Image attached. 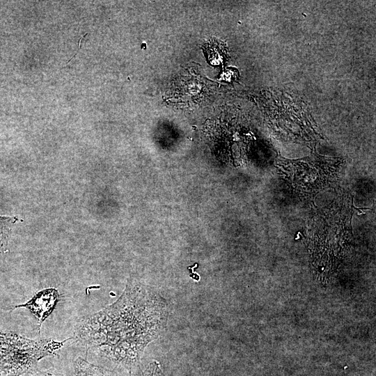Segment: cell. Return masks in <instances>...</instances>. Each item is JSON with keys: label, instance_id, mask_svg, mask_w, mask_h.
I'll list each match as a JSON object with an SVG mask.
<instances>
[{"label": "cell", "instance_id": "obj_7", "mask_svg": "<svg viewBox=\"0 0 376 376\" xmlns=\"http://www.w3.org/2000/svg\"><path fill=\"white\" fill-rule=\"evenodd\" d=\"M74 376H116L115 374L104 368L89 363L79 357L74 363Z\"/></svg>", "mask_w": 376, "mask_h": 376}, {"label": "cell", "instance_id": "obj_3", "mask_svg": "<svg viewBox=\"0 0 376 376\" xmlns=\"http://www.w3.org/2000/svg\"><path fill=\"white\" fill-rule=\"evenodd\" d=\"M323 219L318 227L314 228L313 235V248L315 250L317 258L323 259V263L334 258L336 246L339 248L345 242V237L350 231V227L346 226L350 224L352 219L351 206L346 207L345 200L342 199L339 206L330 210L327 215L322 217Z\"/></svg>", "mask_w": 376, "mask_h": 376}, {"label": "cell", "instance_id": "obj_8", "mask_svg": "<svg viewBox=\"0 0 376 376\" xmlns=\"http://www.w3.org/2000/svg\"><path fill=\"white\" fill-rule=\"evenodd\" d=\"M13 222V219L0 217V253L6 249Z\"/></svg>", "mask_w": 376, "mask_h": 376}, {"label": "cell", "instance_id": "obj_5", "mask_svg": "<svg viewBox=\"0 0 376 376\" xmlns=\"http://www.w3.org/2000/svg\"><path fill=\"white\" fill-rule=\"evenodd\" d=\"M59 299V292L54 288H45L36 293L27 302L13 307L26 308L34 315L40 329L44 321L54 310Z\"/></svg>", "mask_w": 376, "mask_h": 376}, {"label": "cell", "instance_id": "obj_2", "mask_svg": "<svg viewBox=\"0 0 376 376\" xmlns=\"http://www.w3.org/2000/svg\"><path fill=\"white\" fill-rule=\"evenodd\" d=\"M69 340L31 339L12 331H0V376H26L42 359L56 354Z\"/></svg>", "mask_w": 376, "mask_h": 376}, {"label": "cell", "instance_id": "obj_6", "mask_svg": "<svg viewBox=\"0 0 376 376\" xmlns=\"http://www.w3.org/2000/svg\"><path fill=\"white\" fill-rule=\"evenodd\" d=\"M210 63L212 65L222 63L227 57L228 49L226 43L215 38H211L203 46Z\"/></svg>", "mask_w": 376, "mask_h": 376}, {"label": "cell", "instance_id": "obj_9", "mask_svg": "<svg viewBox=\"0 0 376 376\" xmlns=\"http://www.w3.org/2000/svg\"><path fill=\"white\" fill-rule=\"evenodd\" d=\"M141 376H166L162 369L159 363L157 361H153L149 363L142 373Z\"/></svg>", "mask_w": 376, "mask_h": 376}, {"label": "cell", "instance_id": "obj_10", "mask_svg": "<svg viewBox=\"0 0 376 376\" xmlns=\"http://www.w3.org/2000/svg\"><path fill=\"white\" fill-rule=\"evenodd\" d=\"M26 376H58V375H54L51 373H48V372H36V373H33Z\"/></svg>", "mask_w": 376, "mask_h": 376}, {"label": "cell", "instance_id": "obj_1", "mask_svg": "<svg viewBox=\"0 0 376 376\" xmlns=\"http://www.w3.org/2000/svg\"><path fill=\"white\" fill-rule=\"evenodd\" d=\"M168 316L167 301L155 289L130 281L115 302L81 318L72 338L131 373L166 330Z\"/></svg>", "mask_w": 376, "mask_h": 376}, {"label": "cell", "instance_id": "obj_4", "mask_svg": "<svg viewBox=\"0 0 376 376\" xmlns=\"http://www.w3.org/2000/svg\"><path fill=\"white\" fill-rule=\"evenodd\" d=\"M310 166V164L295 163L283 171L285 179L297 192L313 195L322 190L336 178L338 170L327 165Z\"/></svg>", "mask_w": 376, "mask_h": 376}]
</instances>
